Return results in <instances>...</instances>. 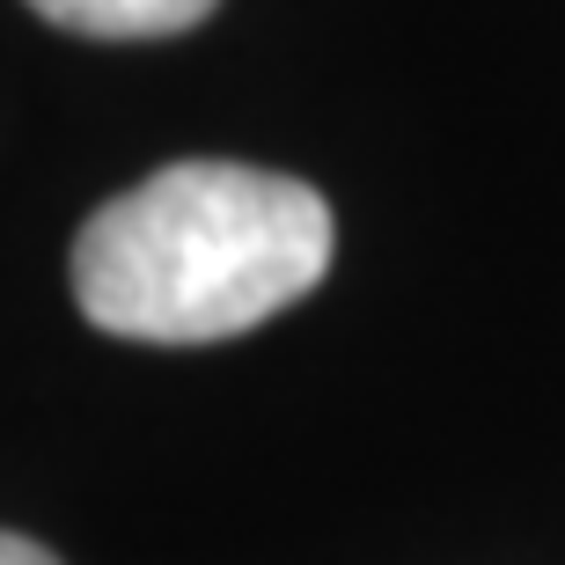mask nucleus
<instances>
[{"label": "nucleus", "instance_id": "nucleus-1", "mask_svg": "<svg viewBox=\"0 0 565 565\" xmlns=\"http://www.w3.org/2000/svg\"><path fill=\"white\" fill-rule=\"evenodd\" d=\"M331 206L250 162H169L74 235V301L96 331L213 345L316 294Z\"/></svg>", "mask_w": 565, "mask_h": 565}, {"label": "nucleus", "instance_id": "nucleus-2", "mask_svg": "<svg viewBox=\"0 0 565 565\" xmlns=\"http://www.w3.org/2000/svg\"><path fill=\"white\" fill-rule=\"evenodd\" d=\"M30 8L82 38H177L213 15V0H30Z\"/></svg>", "mask_w": 565, "mask_h": 565}, {"label": "nucleus", "instance_id": "nucleus-3", "mask_svg": "<svg viewBox=\"0 0 565 565\" xmlns=\"http://www.w3.org/2000/svg\"><path fill=\"white\" fill-rule=\"evenodd\" d=\"M0 565H60V558L44 544H30V536H8V529H0Z\"/></svg>", "mask_w": 565, "mask_h": 565}]
</instances>
